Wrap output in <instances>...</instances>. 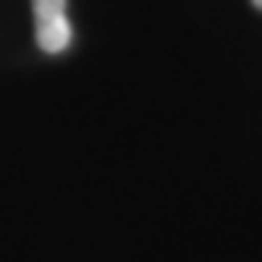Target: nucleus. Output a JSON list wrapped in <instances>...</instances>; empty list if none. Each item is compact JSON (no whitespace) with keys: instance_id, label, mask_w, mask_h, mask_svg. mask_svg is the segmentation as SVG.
Instances as JSON below:
<instances>
[{"instance_id":"nucleus-1","label":"nucleus","mask_w":262,"mask_h":262,"mask_svg":"<svg viewBox=\"0 0 262 262\" xmlns=\"http://www.w3.org/2000/svg\"><path fill=\"white\" fill-rule=\"evenodd\" d=\"M35 13V38L41 51L60 54L70 45V19H67V0H32Z\"/></svg>"}]
</instances>
